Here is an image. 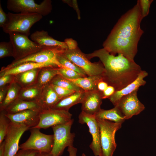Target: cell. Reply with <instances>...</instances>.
<instances>
[{
	"label": "cell",
	"instance_id": "23",
	"mask_svg": "<svg viewBox=\"0 0 156 156\" xmlns=\"http://www.w3.org/2000/svg\"><path fill=\"white\" fill-rule=\"evenodd\" d=\"M45 67L56 68L52 65L48 63L27 62L0 72V77L7 75H15L32 69L41 68Z\"/></svg>",
	"mask_w": 156,
	"mask_h": 156
},
{
	"label": "cell",
	"instance_id": "9",
	"mask_svg": "<svg viewBox=\"0 0 156 156\" xmlns=\"http://www.w3.org/2000/svg\"><path fill=\"white\" fill-rule=\"evenodd\" d=\"M8 34L13 48L15 60L23 58L45 47L38 45L30 40L28 36L20 33L12 32Z\"/></svg>",
	"mask_w": 156,
	"mask_h": 156
},
{
	"label": "cell",
	"instance_id": "17",
	"mask_svg": "<svg viewBox=\"0 0 156 156\" xmlns=\"http://www.w3.org/2000/svg\"><path fill=\"white\" fill-rule=\"evenodd\" d=\"M148 75L146 71L142 70L135 81L121 90L116 91L109 99L110 101L115 106L122 97L138 90L140 87L144 86L146 82L144 79Z\"/></svg>",
	"mask_w": 156,
	"mask_h": 156
},
{
	"label": "cell",
	"instance_id": "1",
	"mask_svg": "<svg viewBox=\"0 0 156 156\" xmlns=\"http://www.w3.org/2000/svg\"><path fill=\"white\" fill-rule=\"evenodd\" d=\"M142 20L137 1L119 19L104 42L103 48L111 54H121L134 61L138 42L144 33L140 27Z\"/></svg>",
	"mask_w": 156,
	"mask_h": 156
},
{
	"label": "cell",
	"instance_id": "3",
	"mask_svg": "<svg viewBox=\"0 0 156 156\" xmlns=\"http://www.w3.org/2000/svg\"><path fill=\"white\" fill-rule=\"evenodd\" d=\"M7 14L8 20L2 28L3 31L8 34L17 32L28 36L30 34V30L32 26L43 17L36 13L8 12Z\"/></svg>",
	"mask_w": 156,
	"mask_h": 156
},
{
	"label": "cell",
	"instance_id": "46",
	"mask_svg": "<svg viewBox=\"0 0 156 156\" xmlns=\"http://www.w3.org/2000/svg\"><path fill=\"white\" fill-rule=\"evenodd\" d=\"M82 156H86L84 153H83L82 154Z\"/></svg>",
	"mask_w": 156,
	"mask_h": 156
},
{
	"label": "cell",
	"instance_id": "32",
	"mask_svg": "<svg viewBox=\"0 0 156 156\" xmlns=\"http://www.w3.org/2000/svg\"><path fill=\"white\" fill-rule=\"evenodd\" d=\"M14 56V51L11 43L2 42L0 43V58Z\"/></svg>",
	"mask_w": 156,
	"mask_h": 156
},
{
	"label": "cell",
	"instance_id": "28",
	"mask_svg": "<svg viewBox=\"0 0 156 156\" xmlns=\"http://www.w3.org/2000/svg\"><path fill=\"white\" fill-rule=\"evenodd\" d=\"M59 68L49 67L41 68L38 75L37 84L42 87L49 83L55 76L59 75Z\"/></svg>",
	"mask_w": 156,
	"mask_h": 156
},
{
	"label": "cell",
	"instance_id": "13",
	"mask_svg": "<svg viewBox=\"0 0 156 156\" xmlns=\"http://www.w3.org/2000/svg\"><path fill=\"white\" fill-rule=\"evenodd\" d=\"M138 90H135L123 96L114 106L118 109L126 120L139 114L145 108L144 105L138 98Z\"/></svg>",
	"mask_w": 156,
	"mask_h": 156
},
{
	"label": "cell",
	"instance_id": "29",
	"mask_svg": "<svg viewBox=\"0 0 156 156\" xmlns=\"http://www.w3.org/2000/svg\"><path fill=\"white\" fill-rule=\"evenodd\" d=\"M49 83L75 92L84 91L70 80L59 75L55 76Z\"/></svg>",
	"mask_w": 156,
	"mask_h": 156
},
{
	"label": "cell",
	"instance_id": "42",
	"mask_svg": "<svg viewBox=\"0 0 156 156\" xmlns=\"http://www.w3.org/2000/svg\"><path fill=\"white\" fill-rule=\"evenodd\" d=\"M108 84L102 79L98 83L97 86V90L102 92L108 86Z\"/></svg>",
	"mask_w": 156,
	"mask_h": 156
},
{
	"label": "cell",
	"instance_id": "4",
	"mask_svg": "<svg viewBox=\"0 0 156 156\" xmlns=\"http://www.w3.org/2000/svg\"><path fill=\"white\" fill-rule=\"evenodd\" d=\"M60 47H45L35 53L23 58L16 60H14L6 67H3L0 72L11 68L21 64L27 62L46 63L52 65L56 68L63 67L57 58V54L64 50Z\"/></svg>",
	"mask_w": 156,
	"mask_h": 156
},
{
	"label": "cell",
	"instance_id": "11",
	"mask_svg": "<svg viewBox=\"0 0 156 156\" xmlns=\"http://www.w3.org/2000/svg\"><path fill=\"white\" fill-rule=\"evenodd\" d=\"M69 111L53 109H42L39 113V121L36 127L46 129L60 124L65 123L72 119Z\"/></svg>",
	"mask_w": 156,
	"mask_h": 156
},
{
	"label": "cell",
	"instance_id": "10",
	"mask_svg": "<svg viewBox=\"0 0 156 156\" xmlns=\"http://www.w3.org/2000/svg\"><path fill=\"white\" fill-rule=\"evenodd\" d=\"M30 129L29 138L19 146V149L50 153L53 146V135L43 133L40 131V129L36 128H32Z\"/></svg>",
	"mask_w": 156,
	"mask_h": 156
},
{
	"label": "cell",
	"instance_id": "36",
	"mask_svg": "<svg viewBox=\"0 0 156 156\" xmlns=\"http://www.w3.org/2000/svg\"><path fill=\"white\" fill-rule=\"evenodd\" d=\"M14 75H7L0 77V88L9 84L14 81Z\"/></svg>",
	"mask_w": 156,
	"mask_h": 156
},
{
	"label": "cell",
	"instance_id": "8",
	"mask_svg": "<svg viewBox=\"0 0 156 156\" xmlns=\"http://www.w3.org/2000/svg\"><path fill=\"white\" fill-rule=\"evenodd\" d=\"M52 1L44 0L39 4L34 0H8L7 9L17 13H36L42 16L48 15L52 10Z\"/></svg>",
	"mask_w": 156,
	"mask_h": 156
},
{
	"label": "cell",
	"instance_id": "38",
	"mask_svg": "<svg viewBox=\"0 0 156 156\" xmlns=\"http://www.w3.org/2000/svg\"><path fill=\"white\" fill-rule=\"evenodd\" d=\"M115 88L109 85L102 92V99H109L115 92Z\"/></svg>",
	"mask_w": 156,
	"mask_h": 156
},
{
	"label": "cell",
	"instance_id": "39",
	"mask_svg": "<svg viewBox=\"0 0 156 156\" xmlns=\"http://www.w3.org/2000/svg\"><path fill=\"white\" fill-rule=\"evenodd\" d=\"M8 20V16L3 10L0 2V27L3 28L5 25Z\"/></svg>",
	"mask_w": 156,
	"mask_h": 156
},
{
	"label": "cell",
	"instance_id": "16",
	"mask_svg": "<svg viewBox=\"0 0 156 156\" xmlns=\"http://www.w3.org/2000/svg\"><path fill=\"white\" fill-rule=\"evenodd\" d=\"M102 92L97 90L86 92L81 103V110L87 114L94 115L101 109L102 103Z\"/></svg>",
	"mask_w": 156,
	"mask_h": 156
},
{
	"label": "cell",
	"instance_id": "7",
	"mask_svg": "<svg viewBox=\"0 0 156 156\" xmlns=\"http://www.w3.org/2000/svg\"><path fill=\"white\" fill-rule=\"evenodd\" d=\"M62 53L66 58L82 69L88 76H103L105 70L102 63L100 62H91L86 54L82 52L78 47L73 50H64Z\"/></svg>",
	"mask_w": 156,
	"mask_h": 156
},
{
	"label": "cell",
	"instance_id": "2",
	"mask_svg": "<svg viewBox=\"0 0 156 156\" xmlns=\"http://www.w3.org/2000/svg\"><path fill=\"white\" fill-rule=\"evenodd\" d=\"M86 55L89 60L94 57L99 58L105 70L103 80L114 87L116 91L121 90L135 81L142 70L134 61L121 54L117 56L111 54L104 48Z\"/></svg>",
	"mask_w": 156,
	"mask_h": 156
},
{
	"label": "cell",
	"instance_id": "14",
	"mask_svg": "<svg viewBox=\"0 0 156 156\" xmlns=\"http://www.w3.org/2000/svg\"><path fill=\"white\" fill-rule=\"evenodd\" d=\"M79 122L81 124H86L88 126L92 137L90 147L95 156H100L101 152L100 129L95 115L88 114L81 111L79 116Z\"/></svg>",
	"mask_w": 156,
	"mask_h": 156
},
{
	"label": "cell",
	"instance_id": "12",
	"mask_svg": "<svg viewBox=\"0 0 156 156\" xmlns=\"http://www.w3.org/2000/svg\"><path fill=\"white\" fill-rule=\"evenodd\" d=\"M29 129L25 126L10 122L5 141L4 156H15L19 149L20 140L24 133Z\"/></svg>",
	"mask_w": 156,
	"mask_h": 156
},
{
	"label": "cell",
	"instance_id": "6",
	"mask_svg": "<svg viewBox=\"0 0 156 156\" xmlns=\"http://www.w3.org/2000/svg\"><path fill=\"white\" fill-rule=\"evenodd\" d=\"M74 120L51 127L53 132V144L51 153L53 156L62 155L65 148L73 146L75 134L71 132Z\"/></svg>",
	"mask_w": 156,
	"mask_h": 156
},
{
	"label": "cell",
	"instance_id": "30",
	"mask_svg": "<svg viewBox=\"0 0 156 156\" xmlns=\"http://www.w3.org/2000/svg\"><path fill=\"white\" fill-rule=\"evenodd\" d=\"M63 51L58 53L57 56V60L61 65L63 67L77 72L84 77L88 76L82 69L72 62L63 54Z\"/></svg>",
	"mask_w": 156,
	"mask_h": 156
},
{
	"label": "cell",
	"instance_id": "21",
	"mask_svg": "<svg viewBox=\"0 0 156 156\" xmlns=\"http://www.w3.org/2000/svg\"><path fill=\"white\" fill-rule=\"evenodd\" d=\"M40 68L32 69L15 75L14 81L21 88L36 84L38 74Z\"/></svg>",
	"mask_w": 156,
	"mask_h": 156
},
{
	"label": "cell",
	"instance_id": "40",
	"mask_svg": "<svg viewBox=\"0 0 156 156\" xmlns=\"http://www.w3.org/2000/svg\"><path fill=\"white\" fill-rule=\"evenodd\" d=\"M64 42L67 45L68 49H75L78 47L77 42L72 38L66 39Z\"/></svg>",
	"mask_w": 156,
	"mask_h": 156
},
{
	"label": "cell",
	"instance_id": "18",
	"mask_svg": "<svg viewBox=\"0 0 156 156\" xmlns=\"http://www.w3.org/2000/svg\"><path fill=\"white\" fill-rule=\"evenodd\" d=\"M31 40L38 45L45 47H60L64 49L68 47L64 42L56 40L49 36L47 31L42 30L37 31L30 36Z\"/></svg>",
	"mask_w": 156,
	"mask_h": 156
},
{
	"label": "cell",
	"instance_id": "27",
	"mask_svg": "<svg viewBox=\"0 0 156 156\" xmlns=\"http://www.w3.org/2000/svg\"><path fill=\"white\" fill-rule=\"evenodd\" d=\"M21 89V86L14 81L9 84L5 97L0 104V111H4L18 99Z\"/></svg>",
	"mask_w": 156,
	"mask_h": 156
},
{
	"label": "cell",
	"instance_id": "24",
	"mask_svg": "<svg viewBox=\"0 0 156 156\" xmlns=\"http://www.w3.org/2000/svg\"><path fill=\"white\" fill-rule=\"evenodd\" d=\"M96 119L104 120L122 124L126 120L118 109L116 106L109 109H101L95 115Z\"/></svg>",
	"mask_w": 156,
	"mask_h": 156
},
{
	"label": "cell",
	"instance_id": "44",
	"mask_svg": "<svg viewBox=\"0 0 156 156\" xmlns=\"http://www.w3.org/2000/svg\"><path fill=\"white\" fill-rule=\"evenodd\" d=\"M5 141L4 140L0 144V156H4L5 153Z\"/></svg>",
	"mask_w": 156,
	"mask_h": 156
},
{
	"label": "cell",
	"instance_id": "31",
	"mask_svg": "<svg viewBox=\"0 0 156 156\" xmlns=\"http://www.w3.org/2000/svg\"><path fill=\"white\" fill-rule=\"evenodd\" d=\"M11 121L5 115L4 111H0V144L4 140Z\"/></svg>",
	"mask_w": 156,
	"mask_h": 156
},
{
	"label": "cell",
	"instance_id": "34",
	"mask_svg": "<svg viewBox=\"0 0 156 156\" xmlns=\"http://www.w3.org/2000/svg\"><path fill=\"white\" fill-rule=\"evenodd\" d=\"M140 9L142 19L148 14L150 5L153 1L152 0H138Z\"/></svg>",
	"mask_w": 156,
	"mask_h": 156
},
{
	"label": "cell",
	"instance_id": "35",
	"mask_svg": "<svg viewBox=\"0 0 156 156\" xmlns=\"http://www.w3.org/2000/svg\"><path fill=\"white\" fill-rule=\"evenodd\" d=\"M50 84L60 99L68 96L75 92L72 90Z\"/></svg>",
	"mask_w": 156,
	"mask_h": 156
},
{
	"label": "cell",
	"instance_id": "43",
	"mask_svg": "<svg viewBox=\"0 0 156 156\" xmlns=\"http://www.w3.org/2000/svg\"><path fill=\"white\" fill-rule=\"evenodd\" d=\"M67 151L69 153V156H77V148L74 147L73 146H68V148Z\"/></svg>",
	"mask_w": 156,
	"mask_h": 156
},
{
	"label": "cell",
	"instance_id": "37",
	"mask_svg": "<svg viewBox=\"0 0 156 156\" xmlns=\"http://www.w3.org/2000/svg\"><path fill=\"white\" fill-rule=\"evenodd\" d=\"M39 152L33 150L21 149L15 156H35Z\"/></svg>",
	"mask_w": 156,
	"mask_h": 156
},
{
	"label": "cell",
	"instance_id": "33",
	"mask_svg": "<svg viewBox=\"0 0 156 156\" xmlns=\"http://www.w3.org/2000/svg\"><path fill=\"white\" fill-rule=\"evenodd\" d=\"M60 75L68 80L76 79L83 77V75L77 72L64 67L58 68Z\"/></svg>",
	"mask_w": 156,
	"mask_h": 156
},
{
	"label": "cell",
	"instance_id": "19",
	"mask_svg": "<svg viewBox=\"0 0 156 156\" xmlns=\"http://www.w3.org/2000/svg\"><path fill=\"white\" fill-rule=\"evenodd\" d=\"M61 99L49 83L43 86L37 103L42 109L52 108Z\"/></svg>",
	"mask_w": 156,
	"mask_h": 156
},
{
	"label": "cell",
	"instance_id": "41",
	"mask_svg": "<svg viewBox=\"0 0 156 156\" xmlns=\"http://www.w3.org/2000/svg\"><path fill=\"white\" fill-rule=\"evenodd\" d=\"M10 84L0 88V104L2 103L5 97Z\"/></svg>",
	"mask_w": 156,
	"mask_h": 156
},
{
	"label": "cell",
	"instance_id": "5",
	"mask_svg": "<svg viewBox=\"0 0 156 156\" xmlns=\"http://www.w3.org/2000/svg\"><path fill=\"white\" fill-rule=\"evenodd\" d=\"M100 129L101 152L100 156H112L116 147V132L121 127V124L97 119Z\"/></svg>",
	"mask_w": 156,
	"mask_h": 156
},
{
	"label": "cell",
	"instance_id": "15",
	"mask_svg": "<svg viewBox=\"0 0 156 156\" xmlns=\"http://www.w3.org/2000/svg\"><path fill=\"white\" fill-rule=\"evenodd\" d=\"M41 110L28 109L14 114L5 113L11 122L23 125L30 129L38 124L39 113Z\"/></svg>",
	"mask_w": 156,
	"mask_h": 156
},
{
	"label": "cell",
	"instance_id": "20",
	"mask_svg": "<svg viewBox=\"0 0 156 156\" xmlns=\"http://www.w3.org/2000/svg\"><path fill=\"white\" fill-rule=\"evenodd\" d=\"M86 94L85 91L75 92L61 99L51 109L68 111L70 108L77 104L81 103Z\"/></svg>",
	"mask_w": 156,
	"mask_h": 156
},
{
	"label": "cell",
	"instance_id": "26",
	"mask_svg": "<svg viewBox=\"0 0 156 156\" xmlns=\"http://www.w3.org/2000/svg\"><path fill=\"white\" fill-rule=\"evenodd\" d=\"M42 87L36 84L21 88L18 99L25 101L37 102L41 94Z\"/></svg>",
	"mask_w": 156,
	"mask_h": 156
},
{
	"label": "cell",
	"instance_id": "25",
	"mask_svg": "<svg viewBox=\"0 0 156 156\" xmlns=\"http://www.w3.org/2000/svg\"><path fill=\"white\" fill-rule=\"evenodd\" d=\"M102 79V76H93L68 80L85 91L88 92L96 90L98 83Z\"/></svg>",
	"mask_w": 156,
	"mask_h": 156
},
{
	"label": "cell",
	"instance_id": "45",
	"mask_svg": "<svg viewBox=\"0 0 156 156\" xmlns=\"http://www.w3.org/2000/svg\"><path fill=\"white\" fill-rule=\"evenodd\" d=\"M35 156H53L50 153L39 152Z\"/></svg>",
	"mask_w": 156,
	"mask_h": 156
},
{
	"label": "cell",
	"instance_id": "22",
	"mask_svg": "<svg viewBox=\"0 0 156 156\" xmlns=\"http://www.w3.org/2000/svg\"><path fill=\"white\" fill-rule=\"evenodd\" d=\"M42 109L37 102L25 101L18 99L3 111L5 113L14 114L26 110H40Z\"/></svg>",
	"mask_w": 156,
	"mask_h": 156
}]
</instances>
